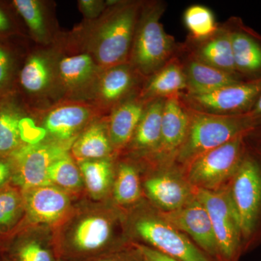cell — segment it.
I'll list each match as a JSON object with an SVG mask.
<instances>
[{
  "mask_svg": "<svg viewBox=\"0 0 261 261\" xmlns=\"http://www.w3.org/2000/svg\"><path fill=\"white\" fill-rule=\"evenodd\" d=\"M13 28L11 19L0 7V34L9 32Z\"/></svg>",
  "mask_w": 261,
  "mask_h": 261,
  "instance_id": "cell-40",
  "label": "cell"
},
{
  "mask_svg": "<svg viewBox=\"0 0 261 261\" xmlns=\"http://www.w3.org/2000/svg\"><path fill=\"white\" fill-rule=\"evenodd\" d=\"M261 94V81L243 82L203 94H180L190 109L207 114L236 116L251 111Z\"/></svg>",
  "mask_w": 261,
  "mask_h": 261,
  "instance_id": "cell-13",
  "label": "cell"
},
{
  "mask_svg": "<svg viewBox=\"0 0 261 261\" xmlns=\"http://www.w3.org/2000/svg\"><path fill=\"white\" fill-rule=\"evenodd\" d=\"M36 113L44 140L69 145L94 120L106 116L92 103L83 101H61Z\"/></svg>",
  "mask_w": 261,
  "mask_h": 261,
  "instance_id": "cell-11",
  "label": "cell"
},
{
  "mask_svg": "<svg viewBox=\"0 0 261 261\" xmlns=\"http://www.w3.org/2000/svg\"><path fill=\"white\" fill-rule=\"evenodd\" d=\"M184 22L190 32L189 37L202 39L212 35L219 29L214 13L207 7L194 5L189 7L184 13Z\"/></svg>",
  "mask_w": 261,
  "mask_h": 261,
  "instance_id": "cell-33",
  "label": "cell"
},
{
  "mask_svg": "<svg viewBox=\"0 0 261 261\" xmlns=\"http://www.w3.org/2000/svg\"><path fill=\"white\" fill-rule=\"evenodd\" d=\"M48 178L51 185L67 192L79 191L84 186L78 163L70 152L51 164L48 171Z\"/></svg>",
  "mask_w": 261,
  "mask_h": 261,
  "instance_id": "cell-32",
  "label": "cell"
},
{
  "mask_svg": "<svg viewBox=\"0 0 261 261\" xmlns=\"http://www.w3.org/2000/svg\"><path fill=\"white\" fill-rule=\"evenodd\" d=\"M247 144L261 152V127L249 132L246 136Z\"/></svg>",
  "mask_w": 261,
  "mask_h": 261,
  "instance_id": "cell-39",
  "label": "cell"
},
{
  "mask_svg": "<svg viewBox=\"0 0 261 261\" xmlns=\"http://www.w3.org/2000/svg\"><path fill=\"white\" fill-rule=\"evenodd\" d=\"M145 79L130 63L103 70L89 102L108 116L116 106L140 92Z\"/></svg>",
  "mask_w": 261,
  "mask_h": 261,
  "instance_id": "cell-16",
  "label": "cell"
},
{
  "mask_svg": "<svg viewBox=\"0 0 261 261\" xmlns=\"http://www.w3.org/2000/svg\"><path fill=\"white\" fill-rule=\"evenodd\" d=\"M187 91V80L177 56L145 80L139 96L146 103L158 98L179 95Z\"/></svg>",
  "mask_w": 261,
  "mask_h": 261,
  "instance_id": "cell-28",
  "label": "cell"
},
{
  "mask_svg": "<svg viewBox=\"0 0 261 261\" xmlns=\"http://www.w3.org/2000/svg\"><path fill=\"white\" fill-rule=\"evenodd\" d=\"M231 34L235 68L245 82L261 81V35L240 17L226 21Z\"/></svg>",
  "mask_w": 261,
  "mask_h": 261,
  "instance_id": "cell-19",
  "label": "cell"
},
{
  "mask_svg": "<svg viewBox=\"0 0 261 261\" xmlns=\"http://www.w3.org/2000/svg\"><path fill=\"white\" fill-rule=\"evenodd\" d=\"M187 80V94H203L242 83L245 81L206 65L183 50L180 44L177 54Z\"/></svg>",
  "mask_w": 261,
  "mask_h": 261,
  "instance_id": "cell-24",
  "label": "cell"
},
{
  "mask_svg": "<svg viewBox=\"0 0 261 261\" xmlns=\"http://www.w3.org/2000/svg\"><path fill=\"white\" fill-rule=\"evenodd\" d=\"M147 105L138 93L118 105L108 115L110 138L116 154L129 144Z\"/></svg>",
  "mask_w": 261,
  "mask_h": 261,
  "instance_id": "cell-26",
  "label": "cell"
},
{
  "mask_svg": "<svg viewBox=\"0 0 261 261\" xmlns=\"http://www.w3.org/2000/svg\"><path fill=\"white\" fill-rule=\"evenodd\" d=\"M179 95L166 98L165 100L161 143L153 157L146 161L147 163L173 161L185 142L190 126V111Z\"/></svg>",
  "mask_w": 261,
  "mask_h": 261,
  "instance_id": "cell-20",
  "label": "cell"
},
{
  "mask_svg": "<svg viewBox=\"0 0 261 261\" xmlns=\"http://www.w3.org/2000/svg\"><path fill=\"white\" fill-rule=\"evenodd\" d=\"M181 44L183 50L197 61L242 80L235 68L231 34L226 22L220 24L212 35L202 39L188 37Z\"/></svg>",
  "mask_w": 261,
  "mask_h": 261,
  "instance_id": "cell-22",
  "label": "cell"
},
{
  "mask_svg": "<svg viewBox=\"0 0 261 261\" xmlns=\"http://www.w3.org/2000/svg\"><path fill=\"white\" fill-rule=\"evenodd\" d=\"M130 245L143 261H180L138 242L130 241Z\"/></svg>",
  "mask_w": 261,
  "mask_h": 261,
  "instance_id": "cell-37",
  "label": "cell"
},
{
  "mask_svg": "<svg viewBox=\"0 0 261 261\" xmlns=\"http://www.w3.org/2000/svg\"><path fill=\"white\" fill-rule=\"evenodd\" d=\"M160 213L175 227L185 233L207 256L214 261H219V250L210 216L205 206L196 196L178 210Z\"/></svg>",
  "mask_w": 261,
  "mask_h": 261,
  "instance_id": "cell-17",
  "label": "cell"
},
{
  "mask_svg": "<svg viewBox=\"0 0 261 261\" xmlns=\"http://www.w3.org/2000/svg\"><path fill=\"white\" fill-rule=\"evenodd\" d=\"M128 229L147 246L180 261H214L153 206L140 205L126 217Z\"/></svg>",
  "mask_w": 261,
  "mask_h": 261,
  "instance_id": "cell-6",
  "label": "cell"
},
{
  "mask_svg": "<svg viewBox=\"0 0 261 261\" xmlns=\"http://www.w3.org/2000/svg\"><path fill=\"white\" fill-rule=\"evenodd\" d=\"M55 3L47 0H14L12 3L27 25L33 40L39 47L56 46L63 36L57 20Z\"/></svg>",
  "mask_w": 261,
  "mask_h": 261,
  "instance_id": "cell-21",
  "label": "cell"
},
{
  "mask_svg": "<svg viewBox=\"0 0 261 261\" xmlns=\"http://www.w3.org/2000/svg\"><path fill=\"white\" fill-rule=\"evenodd\" d=\"M25 205V217L32 225L50 226L63 221L69 214L68 192L49 185L21 191Z\"/></svg>",
  "mask_w": 261,
  "mask_h": 261,
  "instance_id": "cell-18",
  "label": "cell"
},
{
  "mask_svg": "<svg viewBox=\"0 0 261 261\" xmlns=\"http://www.w3.org/2000/svg\"><path fill=\"white\" fill-rule=\"evenodd\" d=\"M71 145L44 140L22 146L8 156L13 166L11 185L20 191L51 185L48 178L49 167L70 152Z\"/></svg>",
  "mask_w": 261,
  "mask_h": 261,
  "instance_id": "cell-10",
  "label": "cell"
},
{
  "mask_svg": "<svg viewBox=\"0 0 261 261\" xmlns=\"http://www.w3.org/2000/svg\"><path fill=\"white\" fill-rule=\"evenodd\" d=\"M13 166L8 157L0 156V190L11 184Z\"/></svg>",
  "mask_w": 261,
  "mask_h": 261,
  "instance_id": "cell-38",
  "label": "cell"
},
{
  "mask_svg": "<svg viewBox=\"0 0 261 261\" xmlns=\"http://www.w3.org/2000/svg\"><path fill=\"white\" fill-rule=\"evenodd\" d=\"M77 3L84 20L87 21L99 18L108 7V0H79Z\"/></svg>",
  "mask_w": 261,
  "mask_h": 261,
  "instance_id": "cell-35",
  "label": "cell"
},
{
  "mask_svg": "<svg viewBox=\"0 0 261 261\" xmlns=\"http://www.w3.org/2000/svg\"><path fill=\"white\" fill-rule=\"evenodd\" d=\"M113 198L117 205H137L142 197L143 187L138 168L130 161H122L117 165L112 188Z\"/></svg>",
  "mask_w": 261,
  "mask_h": 261,
  "instance_id": "cell-30",
  "label": "cell"
},
{
  "mask_svg": "<svg viewBox=\"0 0 261 261\" xmlns=\"http://www.w3.org/2000/svg\"><path fill=\"white\" fill-rule=\"evenodd\" d=\"M22 192L11 184L0 190V235L8 234L25 217Z\"/></svg>",
  "mask_w": 261,
  "mask_h": 261,
  "instance_id": "cell-31",
  "label": "cell"
},
{
  "mask_svg": "<svg viewBox=\"0 0 261 261\" xmlns=\"http://www.w3.org/2000/svg\"><path fill=\"white\" fill-rule=\"evenodd\" d=\"M58 261H65V260H61V259H59V260H58Z\"/></svg>",
  "mask_w": 261,
  "mask_h": 261,
  "instance_id": "cell-43",
  "label": "cell"
},
{
  "mask_svg": "<svg viewBox=\"0 0 261 261\" xmlns=\"http://www.w3.org/2000/svg\"><path fill=\"white\" fill-rule=\"evenodd\" d=\"M248 113L253 118L256 128L261 127V94L257 98V101L252 107L251 111Z\"/></svg>",
  "mask_w": 261,
  "mask_h": 261,
  "instance_id": "cell-41",
  "label": "cell"
},
{
  "mask_svg": "<svg viewBox=\"0 0 261 261\" xmlns=\"http://www.w3.org/2000/svg\"><path fill=\"white\" fill-rule=\"evenodd\" d=\"M58 49L61 101L89 102L104 70L87 53H68Z\"/></svg>",
  "mask_w": 261,
  "mask_h": 261,
  "instance_id": "cell-14",
  "label": "cell"
},
{
  "mask_svg": "<svg viewBox=\"0 0 261 261\" xmlns=\"http://www.w3.org/2000/svg\"><path fill=\"white\" fill-rule=\"evenodd\" d=\"M43 230L34 227L20 231L2 253L12 261H58L54 239Z\"/></svg>",
  "mask_w": 261,
  "mask_h": 261,
  "instance_id": "cell-25",
  "label": "cell"
},
{
  "mask_svg": "<svg viewBox=\"0 0 261 261\" xmlns=\"http://www.w3.org/2000/svg\"><path fill=\"white\" fill-rule=\"evenodd\" d=\"M78 163L84 185L94 200H102L112 190L116 168L113 157Z\"/></svg>",
  "mask_w": 261,
  "mask_h": 261,
  "instance_id": "cell-29",
  "label": "cell"
},
{
  "mask_svg": "<svg viewBox=\"0 0 261 261\" xmlns=\"http://www.w3.org/2000/svg\"><path fill=\"white\" fill-rule=\"evenodd\" d=\"M195 193L210 216L219 261H240L245 254L243 233L227 186L216 191L196 190Z\"/></svg>",
  "mask_w": 261,
  "mask_h": 261,
  "instance_id": "cell-9",
  "label": "cell"
},
{
  "mask_svg": "<svg viewBox=\"0 0 261 261\" xmlns=\"http://www.w3.org/2000/svg\"><path fill=\"white\" fill-rule=\"evenodd\" d=\"M13 59L5 48L0 46V92L10 87L13 80Z\"/></svg>",
  "mask_w": 261,
  "mask_h": 261,
  "instance_id": "cell-34",
  "label": "cell"
},
{
  "mask_svg": "<svg viewBox=\"0 0 261 261\" xmlns=\"http://www.w3.org/2000/svg\"><path fill=\"white\" fill-rule=\"evenodd\" d=\"M246 135L197 156L183 168L195 190L216 191L227 186L238 172L247 149Z\"/></svg>",
  "mask_w": 261,
  "mask_h": 261,
  "instance_id": "cell-7",
  "label": "cell"
},
{
  "mask_svg": "<svg viewBox=\"0 0 261 261\" xmlns=\"http://www.w3.org/2000/svg\"><path fill=\"white\" fill-rule=\"evenodd\" d=\"M56 46H38L27 56L19 72V83L34 102V112H39L61 102Z\"/></svg>",
  "mask_w": 261,
  "mask_h": 261,
  "instance_id": "cell-8",
  "label": "cell"
},
{
  "mask_svg": "<svg viewBox=\"0 0 261 261\" xmlns=\"http://www.w3.org/2000/svg\"><path fill=\"white\" fill-rule=\"evenodd\" d=\"M189 111L188 133L173 160V162L182 168L201 154L256 128L253 118L249 113L219 116L198 112L190 108Z\"/></svg>",
  "mask_w": 261,
  "mask_h": 261,
  "instance_id": "cell-5",
  "label": "cell"
},
{
  "mask_svg": "<svg viewBox=\"0 0 261 261\" xmlns=\"http://www.w3.org/2000/svg\"><path fill=\"white\" fill-rule=\"evenodd\" d=\"M227 189L241 226L245 254L261 244V152L248 144Z\"/></svg>",
  "mask_w": 261,
  "mask_h": 261,
  "instance_id": "cell-4",
  "label": "cell"
},
{
  "mask_svg": "<svg viewBox=\"0 0 261 261\" xmlns=\"http://www.w3.org/2000/svg\"><path fill=\"white\" fill-rule=\"evenodd\" d=\"M166 98H158L149 103L132 140L124 150L137 159H152L159 148L162 117Z\"/></svg>",
  "mask_w": 261,
  "mask_h": 261,
  "instance_id": "cell-23",
  "label": "cell"
},
{
  "mask_svg": "<svg viewBox=\"0 0 261 261\" xmlns=\"http://www.w3.org/2000/svg\"><path fill=\"white\" fill-rule=\"evenodd\" d=\"M1 257H2V260H3V261H12L11 260H10L9 257H8V256H6V255H4V254L2 253Z\"/></svg>",
  "mask_w": 261,
  "mask_h": 261,
  "instance_id": "cell-42",
  "label": "cell"
},
{
  "mask_svg": "<svg viewBox=\"0 0 261 261\" xmlns=\"http://www.w3.org/2000/svg\"><path fill=\"white\" fill-rule=\"evenodd\" d=\"M0 102V156L8 157L27 144L38 143L45 139L38 123L37 113L29 112L15 99Z\"/></svg>",
  "mask_w": 261,
  "mask_h": 261,
  "instance_id": "cell-15",
  "label": "cell"
},
{
  "mask_svg": "<svg viewBox=\"0 0 261 261\" xmlns=\"http://www.w3.org/2000/svg\"><path fill=\"white\" fill-rule=\"evenodd\" d=\"M143 1L108 0L99 18L83 20L71 32H63L57 46L68 53L90 55L103 70L128 63Z\"/></svg>",
  "mask_w": 261,
  "mask_h": 261,
  "instance_id": "cell-1",
  "label": "cell"
},
{
  "mask_svg": "<svg viewBox=\"0 0 261 261\" xmlns=\"http://www.w3.org/2000/svg\"><path fill=\"white\" fill-rule=\"evenodd\" d=\"M0 261H3V260H2V257H0Z\"/></svg>",
  "mask_w": 261,
  "mask_h": 261,
  "instance_id": "cell-44",
  "label": "cell"
},
{
  "mask_svg": "<svg viewBox=\"0 0 261 261\" xmlns=\"http://www.w3.org/2000/svg\"><path fill=\"white\" fill-rule=\"evenodd\" d=\"M90 261H143L129 243L124 247Z\"/></svg>",
  "mask_w": 261,
  "mask_h": 261,
  "instance_id": "cell-36",
  "label": "cell"
},
{
  "mask_svg": "<svg viewBox=\"0 0 261 261\" xmlns=\"http://www.w3.org/2000/svg\"><path fill=\"white\" fill-rule=\"evenodd\" d=\"M70 153L76 162L107 159L116 154L110 138L108 116L90 123L72 144Z\"/></svg>",
  "mask_w": 261,
  "mask_h": 261,
  "instance_id": "cell-27",
  "label": "cell"
},
{
  "mask_svg": "<svg viewBox=\"0 0 261 261\" xmlns=\"http://www.w3.org/2000/svg\"><path fill=\"white\" fill-rule=\"evenodd\" d=\"M166 9L161 0H144L136 25L128 63L147 80L177 54L180 44L168 34L161 19Z\"/></svg>",
  "mask_w": 261,
  "mask_h": 261,
  "instance_id": "cell-3",
  "label": "cell"
},
{
  "mask_svg": "<svg viewBox=\"0 0 261 261\" xmlns=\"http://www.w3.org/2000/svg\"><path fill=\"white\" fill-rule=\"evenodd\" d=\"M126 217L121 211L99 207L77 213L54 239L58 259L90 261L121 248L130 241L121 238Z\"/></svg>",
  "mask_w": 261,
  "mask_h": 261,
  "instance_id": "cell-2",
  "label": "cell"
},
{
  "mask_svg": "<svg viewBox=\"0 0 261 261\" xmlns=\"http://www.w3.org/2000/svg\"><path fill=\"white\" fill-rule=\"evenodd\" d=\"M148 164L153 172L147 176L142 187L156 209L172 212L195 198V189L185 178L183 168L173 161Z\"/></svg>",
  "mask_w": 261,
  "mask_h": 261,
  "instance_id": "cell-12",
  "label": "cell"
}]
</instances>
